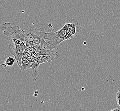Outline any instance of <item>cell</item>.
Instances as JSON below:
<instances>
[{
  "instance_id": "8",
  "label": "cell",
  "mask_w": 120,
  "mask_h": 111,
  "mask_svg": "<svg viewBox=\"0 0 120 111\" xmlns=\"http://www.w3.org/2000/svg\"><path fill=\"white\" fill-rule=\"evenodd\" d=\"M34 59L40 65L44 63H50L54 59V58L50 56H37L36 58Z\"/></svg>"
},
{
  "instance_id": "13",
  "label": "cell",
  "mask_w": 120,
  "mask_h": 111,
  "mask_svg": "<svg viewBox=\"0 0 120 111\" xmlns=\"http://www.w3.org/2000/svg\"><path fill=\"white\" fill-rule=\"evenodd\" d=\"M116 100H120V90H118L116 95Z\"/></svg>"
},
{
  "instance_id": "12",
  "label": "cell",
  "mask_w": 120,
  "mask_h": 111,
  "mask_svg": "<svg viewBox=\"0 0 120 111\" xmlns=\"http://www.w3.org/2000/svg\"><path fill=\"white\" fill-rule=\"evenodd\" d=\"M12 41L17 45L23 44L22 41L18 39H12Z\"/></svg>"
},
{
  "instance_id": "15",
  "label": "cell",
  "mask_w": 120,
  "mask_h": 111,
  "mask_svg": "<svg viewBox=\"0 0 120 111\" xmlns=\"http://www.w3.org/2000/svg\"><path fill=\"white\" fill-rule=\"evenodd\" d=\"M38 91H36L35 92V94H38Z\"/></svg>"
},
{
  "instance_id": "1",
  "label": "cell",
  "mask_w": 120,
  "mask_h": 111,
  "mask_svg": "<svg viewBox=\"0 0 120 111\" xmlns=\"http://www.w3.org/2000/svg\"><path fill=\"white\" fill-rule=\"evenodd\" d=\"M72 23L69 22L63 27L55 32H46L44 34V38L53 49L57 48L61 43L65 41L72 27Z\"/></svg>"
},
{
  "instance_id": "2",
  "label": "cell",
  "mask_w": 120,
  "mask_h": 111,
  "mask_svg": "<svg viewBox=\"0 0 120 111\" xmlns=\"http://www.w3.org/2000/svg\"><path fill=\"white\" fill-rule=\"evenodd\" d=\"M1 28L4 35L11 39H18L22 42L27 40L24 33V30H21L18 26H13L10 22H5L2 24Z\"/></svg>"
},
{
  "instance_id": "10",
  "label": "cell",
  "mask_w": 120,
  "mask_h": 111,
  "mask_svg": "<svg viewBox=\"0 0 120 111\" xmlns=\"http://www.w3.org/2000/svg\"><path fill=\"white\" fill-rule=\"evenodd\" d=\"M30 68H31L33 70V79L34 81H36L38 79L37 72L38 69L39 65L38 64L35 60L32 61L30 64Z\"/></svg>"
},
{
  "instance_id": "5",
  "label": "cell",
  "mask_w": 120,
  "mask_h": 111,
  "mask_svg": "<svg viewBox=\"0 0 120 111\" xmlns=\"http://www.w3.org/2000/svg\"><path fill=\"white\" fill-rule=\"evenodd\" d=\"M69 22L72 23V27L67 37L65 39V41L71 40L77 36L81 28L80 24H79L77 20L75 19L74 18H71L69 21Z\"/></svg>"
},
{
  "instance_id": "11",
  "label": "cell",
  "mask_w": 120,
  "mask_h": 111,
  "mask_svg": "<svg viewBox=\"0 0 120 111\" xmlns=\"http://www.w3.org/2000/svg\"><path fill=\"white\" fill-rule=\"evenodd\" d=\"M15 60V58L9 57L6 59L5 63L0 65V66L3 67L4 68H6L7 67H11L12 66L14 65Z\"/></svg>"
},
{
  "instance_id": "4",
  "label": "cell",
  "mask_w": 120,
  "mask_h": 111,
  "mask_svg": "<svg viewBox=\"0 0 120 111\" xmlns=\"http://www.w3.org/2000/svg\"><path fill=\"white\" fill-rule=\"evenodd\" d=\"M45 33L43 28H36V35L32 42L35 47H40L46 49H53V47L48 44L44 38V34Z\"/></svg>"
},
{
  "instance_id": "9",
  "label": "cell",
  "mask_w": 120,
  "mask_h": 111,
  "mask_svg": "<svg viewBox=\"0 0 120 111\" xmlns=\"http://www.w3.org/2000/svg\"><path fill=\"white\" fill-rule=\"evenodd\" d=\"M34 60H35L34 59L32 60H30L23 56V57L22 58L21 64L20 66L19 67L20 68V69L22 70H25L29 69L30 68V63Z\"/></svg>"
},
{
  "instance_id": "14",
  "label": "cell",
  "mask_w": 120,
  "mask_h": 111,
  "mask_svg": "<svg viewBox=\"0 0 120 111\" xmlns=\"http://www.w3.org/2000/svg\"><path fill=\"white\" fill-rule=\"evenodd\" d=\"M109 111H120V109L118 108H116V109H114L113 110H112Z\"/></svg>"
},
{
  "instance_id": "7",
  "label": "cell",
  "mask_w": 120,
  "mask_h": 111,
  "mask_svg": "<svg viewBox=\"0 0 120 111\" xmlns=\"http://www.w3.org/2000/svg\"><path fill=\"white\" fill-rule=\"evenodd\" d=\"M24 32L26 39L29 41L33 42L36 35V28H27L24 30Z\"/></svg>"
},
{
  "instance_id": "16",
  "label": "cell",
  "mask_w": 120,
  "mask_h": 111,
  "mask_svg": "<svg viewBox=\"0 0 120 111\" xmlns=\"http://www.w3.org/2000/svg\"></svg>"
},
{
  "instance_id": "3",
  "label": "cell",
  "mask_w": 120,
  "mask_h": 111,
  "mask_svg": "<svg viewBox=\"0 0 120 111\" xmlns=\"http://www.w3.org/2000/svg\"><path fill=\"white\" fill-rule=\"evenodd\" d=\"M26 50V48L23 44L17 45L11 40L9 45V51L10 53L14 56L15 59L19 67L21 64L23 53Z\"/></svg>"
},
{
  "instance_id": "6",
  "label": "cell",
  "mask_w": 120,
  "mask_h": 111,
  "mask_svg": "<svg viewBox=\"0 0 120 111\" xmlns=\"http://www.w3.org/2000/svg\"><path fill=\"white\" fill-rule=\"evenodd\" d=\"M34 52L38 56L47 55L52 56L54 59L57 60L59 58V56L55 53L53 49H46L40 47H35Z\"/></svg>"
}]
</instances>
